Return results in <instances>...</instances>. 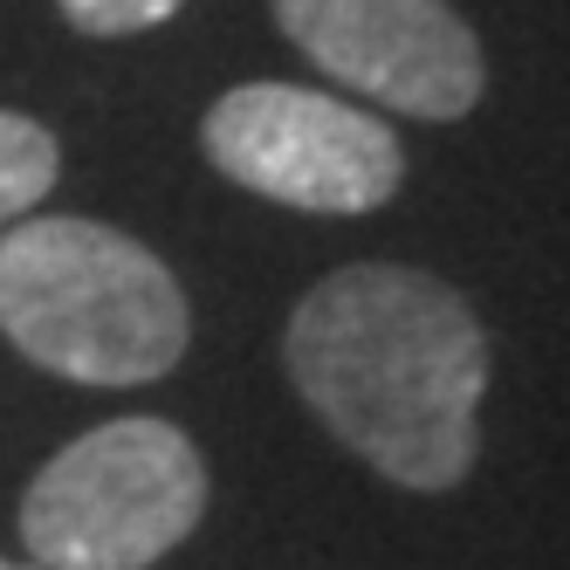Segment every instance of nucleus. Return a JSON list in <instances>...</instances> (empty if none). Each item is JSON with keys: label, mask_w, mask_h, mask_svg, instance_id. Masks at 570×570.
Returning a JSON list of instances; mask_svg holds the SVG:
<instances>
[{"label": "nucleus", "mask_w": 570, "mask_h": 570, "mask_svg": "<svg viewBox=\"0 0 570 570\" xmlns=\"http://www.w3.org/2000/svg\"><path fill=\"white\" fill-rule=\"evenodd\" d=\"M282 357L309 413L385 481L433 495L474 468L488 337L440 275L399 262L323 275L296 303Z\"/></svg>", "instance_id": "1"}, {"label": "nucleus", "mask_w": 570, "mask_h": 570, "mask_svg": "<svg viewBox=\"0 0 570 570\" xmlns=\"http://www.w3.org/2000/svg\"><path fill=\"white\" fill-rule=\"evenodd\" d=\"M0 331L56 379L151 385L186 357L193 309L145 240L56 214L0 234Z\"/></svg>", "instance_id": "2"}, {"label": "nucleus", "mask_w": 570, "mask_h": 570, "mask_svg": "<svg viewBox=\"0 0 570 570\" xmlns=\"http://www.w3.org/2000/svg\"><path fill=\"white\" fill-rule=\"evenodd\" d=\"M207 515V461L173 420H104L28 481L21 543L42 570H151Z\"/></svg>", "instance_id": "3"}, {"label": "nucleus", "mask_w": 570, "mask_h": 570, "mask_svg": "<svg viewBox=\"0 0 570 570\" xmlns=\"http://www.w3.org/2000/svg\"><path fill=\"white\" fill-rule=\"evenodd\" d=\"M199 145L234 186L303 214H372L405 179V151L392 125H379L372 110L344 97L296 83L227 90L199 125Z\"/></svg>", "instance_id": "4"}, {"label": "nucleus", "mask_w": 570, "mask_h": 570, "mask_svg": "<svg viewBox=\"0 0 570 570\" xmlns=\"http://www.w3.org/2000/svg\"><path fill=\"white\" fill-rule=\"evenodd\" d=\"M268 8L323 76L399 117L454 125L488 90L481 42L446 0H268Z\"/></svg>", "instance_id": "5"}, {"label": "nucleus", "mask_w": 570, "mask_h": 570, "mask_svg": "<svg viewBox=\"0 0 570 570\" xmlns=\"http://www.w3.org/2000/svg\"><path fill=\"white\" fill-rule=\"evenodd\" d=\"M56 173H62L56 138L35 125V117L0 110V227H14V220H28L35 207H42Z\"/></svg>", "instance_id": "6"}, {"label": "nucleus", "mask_w": 570, "mask_h": 570, "mask_svg": "<svg viewBox=\"0 0 570 570\" xmlns=\"http://www.w3.org/2000/svg\"><path fill=\"white\" fill-rule=\"evenodd\" d=\"M186 0H62V21L83 28V35H138L173 21Z\"/></svg>", "instance_id": "7"}, {"label": "nucleus", "mask_w": 570, "mask_h": 570, "mask_svg": "<svg viewBox=\"0 0 570 570\" xmlns=\"http://www.w3.org/2000/svg\"><path fill=\"white\" fill-rule=\"evenodd\" d=\"M0 570H42V563H8V557H0Z\"/></svg>", "instance_id": "8"}]
</instances>
